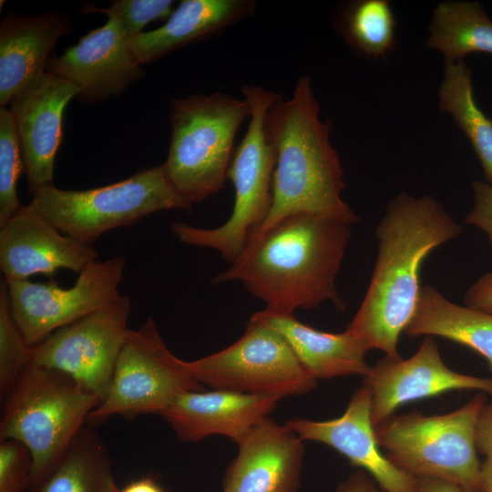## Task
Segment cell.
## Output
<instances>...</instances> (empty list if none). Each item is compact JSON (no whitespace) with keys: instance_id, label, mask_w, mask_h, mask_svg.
I'll use <instances>...</instances> for the list:
<instances>
[{"instance_id":"obj_1","label":"cell","mask_w":492,"mask_h":492,"mask_svg":"<svg viewBox=\"0 0 492 492\" xmlns=\"http://www.w3.org/2000/svg\"><path fill=\"white\" fill-rule=\"evenodd\" d=\"M461 231L462 226L429 195L400 193L390 201L375 230L378 251L369 286L346 328L367 351L401 358L397 343L417 305L422 263Z\"/></svg>"},{"instance_id":"obj_2","label":"cell","mask_w":492,"mask_h":492,"mask_svg":"<svg viewBox=\"0 0 492 492\" xmlns=\"http://www.w3.org/2000/svg\"><path fill=\"white\" fill-rule=\"evenodd\" d=\"M350 223L313 213L289 216L265 232L213 284L240 281L269 313L291 315L329 301L345 308L335 279L351 238Z\"/></svg>"},{"instance_id":"obj_3","label":"cell","mask_w":492,"mask_h":492,"mask_svg":"<svg viewBox=\"0 0 492 492\" xmlns=\"http://www.w3.org/2000/svg\"><path fill=\"white\" fill-rule=\"evenodd\" d=\"M319 111L309 76L297 79L289 100L282 98L268 110L265 134L276 158L272 203L246 250L278 222L294 214H321L350 224L359 220L342 199L343 169L330 143L331 122H323Z\"/></svg>"},{"instance_id":"obj_4","label":"cell","mask_w":492,"mask_h":492,"mask_svg":"<svg viewBox=\"0 0 492 492\" xmlns=\"http://www.w3.org/2000/svg\"><path fill=\"white\" fill-rule=\"evenodd\" d=\"M98 404L96 395L69 375L26 366L5 398L0 440L15 439L28 448L31 487L52 471Z\"/></svg>"},{"instance_id":"obj_5","label":"cell","mask_w":492,"mask_h":492,"mask_svg":"<svg viewBox=\"0 0 492 492\" xmlns=\"http://www.w3.org/2000/svg\"><path fill=\"white\" fill-rule=\"evenodd\" d=\"M250 115L246 99L220 92L171 101V138L162 167L190 204L201 202L224 187L236 132Z\"/></svg>"},{"instance_id":"obj_6","label":"cell","mask_w":492,"mask_h":492,"mask_svg":"<svg viewBox=\"0 0 492 492\" xmlns=\"http://www.w3.org/2000/svg\"><path fill=\"white\" fill-rule=\"evenodd\" d=\"M241 92L250 105L251 119L228 171L235 191L230 218L214 229L179 221L170 225L171 232L181 242L214 249L231 264L241 257L272 207L276 158L267 140L264 122L271 107L282 98L260 86L244 85Z\"/></svg>"},{"instance_id":"obj_7","label":"cell","mask_w":492,"mask_h":492,"mask_svg":"<svg viewBox=\"0 0 492 492\" xmlns=\"http://www.w3.org/2000/svg\"><path fill=\"white\" fill-rule=\"evenodd\" d=\"M486 404V394L479 393L448 414L393 415L374 426L377 442L395 466L416 477L442 479L480 491L476 432Z\"/></svg>"},{"instance_id":"obj_8","label":"cell","mask_w":492,"mask_h":492,"mask_svg":"<svg viewBox=\"0 0 492 492\" xmlns=\"http://www.w3.org/2000/svg\"><path fill=\"white\" fill-rule=\"evenodd\" d=\"M28 206L62 233L92 244L105 232L160 210H192L173 188L162 165L103 187L65 190L54 185L32 195Z\"/></svg>"},{"instance_id":"obj_9","label":"cell","mask_w":492,"mask_h":492,"mask_svg":"<svg viewBox=\"0 0 492 492\" xmlns=\"http://www.w3.org/2000/svg\"><path fill=\"white\" fill-rule=\"evenodd\" d=\"M204 391L186 361L175 356L149 317L138 330H128L116 363L107 395L89 413L87 424L97 426L112 416L132 420L159 415L180 395Z\"/></svg>"},{"instance_id":"obj_10","label":"cell","mask_w":492,"mask_h":492,"mask_svg":"<svg viewBox=\"0 0 492 492\" xmlns=\"http://www.w3.org/2000/svg\"><path fill=\"white\" fill-rule=\"evenodd\" d=\"M186 364L197 382L218 390L282 398L316 386L285 339L253 314L234 343Z\"/></svg>"},{"instance_id":"obj_11","label":"cell","mask_w":492,"mask_h":492,"mask_svg":"<svg viewBox=\"0 0 492 492\" xmlns=\"http://www.w3.org/2000/svg\"><path fill=\"white\" fill-rule=\"evenodd\" d=\"M125 264L123 256L97 260L78 273L70 288L56 281H6L12 314L28 344L36 346L55 331L118 300Z\"/></svg>"},{"instance_id":"obj_12","label":"cell","mask_w":492,"mask_h":492,"mask_svg":"<svg viewBox=\"0 0 492 492\" xmlns=\"http://www.w3.org/2000/svg\"><path fill=\"white\" fill-rule=\"evenodd\" d=\"M131 303L127 295L62 327L32 347L29 364L62 372L99 399L107 395L126 335Z\"/></svg>"},{"instance_id":"obj_13","label":"cell","mask_w":492,"mask_h":492,"mask_svg":"<svg viewBox=\"0 0 492 492\" xmlns=\"http://www.w3.org/2000/svg\"><path fill=\"white\" fill-rule=\"evenodd\" d=\"M364 378L372 393L374 426L404 404L448 391L475 390L492 395V377L472 376L448 368L432 336H426L417 352L406 360L382 358Z\"/></svg>"},{"instance_id":"obj_14","label":"cell","mask_w":492,"mask_h":492,"mask_svg":"<svg viewBox=\"0 0 492 492\" xmlns=\"http://www.w3.org/2000/svg\"><path fill=\"white\" fill-rule=\"evenodd\" d=\"M372 393L364 383L337 418L313 421L295 417L285 425L301 439L325 444L366 472L383 492H418V477L395 466L382 452L372 421Z\"/></svg>"},{"instance_id":"obj_15","label":"cell","mask_w":492,"mask_h":492,"mask_svg":"<svg viewBox=\"0 0 492 492\" xmlns=\"http://www.w3.org/2000/svg\"><path fill=\"white\" fill-rule=\"evenodd\" d=\"M77 87L46 71L11 100L28 193L54 185L55 159L63 137V115Z\"/></svg>"},{"instance_id":"obj_16","label":"cell","mask_w":492,"mask_h":492,"mask_svg":"<svg viewBox=\"0 0 492 492\" xmlns=\"http://www.w3.org/2000/svg\"><path fill=\"white\" fill-rule=\"evenodd\" d=\"M46 70L73 84L87 102L118 96L144 75L128 46V36L112 16L62 55L50 57Z\"/></svg>"},{"instance_id":"obj_17","label":"cell","mask_w":492,"mask_h":492,"mask_svg":"<svg viewBox=\"0 0 492 492\" xmlns=\"http://www.w3.org/2000/svg\"><path fill=\"white\" fill-rule=\"evenodd\" d=\"M97 257L91 244L62 233L28 205L0 227V269L7 282L51 277L59 269L79 273Z\"/></svg>"},{"instance_id":"obj_18","label":"cell","mask_w":492,"mask_h":492,"mask_svg":"<svg viewBox=\"0 0 492 492\" xmlns=\"http://www.w3.org/2000/svg\"><path fill=\"white\" fill-rule=\"evenodd\" d=\"M281 399L218 389L190 391L178 396L159 415L181 442L197 443L220 435L239 445L269 417Z\"/></svg>"},{"instance_id":"obj_19","label":"cell","mask_w":492,"mask_h":492,"mask_svg":"<svg viewBox=\"0 0 492 492\" xmlns=\"http://www.w3.org/2000/svg\"><path fill=\"white\" fill-rule=\"evenodd\" d=\"M238 446L222 492H297L304 444L293 431L268 417Z\"/></svg>"},{"instance_id":"obj_20","label":"cell","mask_w":492,"mask_h":492,"mask_svg":"<svg viewBox=\"0 0 492 492\" xmlns=\"http://www.w3.org/2000/svg\"><path fill=\"white\" fill-rule=\"evenodd\" d=\"M72 31L70 19L52 12L34 16L10 13L0 25V106L46 70L48 55Z\"/></svg>"},{"instance_id":"obj_21","label":"cell","mask_w":492,"mask_h":492,"mask_svg":"<svg viewBox=\"0 0 492 492\" xmlns=\"http://www.w3.org/2000/svg\"><path fill=\"white\" fill-rule=\"evenodd\" d=\"M255 5L251 0H183L163 26L128 38V46L139 65L151 63L251 15Z\"/></svg>"},{"instance_id":"obj_22","label":"cell","mask_w":492,"mask_h":492,"mask_svg":"<svg viewBox=\"0 0 492 492\" xmlns=\"http://www.w3.org/2000/svg\"><path fill=\"white\" fill-rule=\"evenodd\" d=\"M253 315L285 339L302 368L316 381L350 374L364 377L370 373L371 366L365 361L367 349L347 330L325 333L302 323L293 314L264 310Z\"/></svg>"},{"instance_id":"obj_23","label":"cell","mask_w":492,"mask_h":492,"mask_svg":"<svg viewBox=\"0 0 492 492\" xmlns=\"http://www.w3.org/2000/svg\"><path fill=\"white\" fill-rule=\"evenodd\" d=\"M404 333L439 336L465 345L484 357L492 369V313L458 305L432 285L421 287L415 313Z\"/></svg>"},{"instance_id":"obj_24","label":"cell","mask_w":492,"mask_h":492,"mask_svg":"<svg viewBox=\"0 0 492 492\" xmlns=\"http://www.w3.org/2000/svg\"><path fill=\"white\" fill-rule=\"evenodd\" d=\"M86 424L52 471L29 492H118L106 444Z\"/></svg>"},{"instance_id":"obj_25","label":"cell","mask_w":492,"mask_h":492,"mask_svg":"<svg viewBox=\"0 0 492 492\" xmlns=\"http://www.w3.org/2000/svg\"><path fill=\"white\" fill-rule=\"evenodd\" d=\"M426 46L446 56L463 60L473 52L492 56V20L475 1H446L436 5Z\"/></svg>"},{"instance_id":"obj_26","label":"cell","mask_w":492,"mask_h":492,"mask_svg":"<svg viewBox=\"0 0 492 492\" xmlns=\"http://www.w3.org/2000/svg\"><path fill=\"white\" fill-rule=\"evenodd\" d=\"M444 75L439 107L466 136L492 185V119L477 104L471 70L463 60H446Z\"/></svg>"},{"instance_id":"obj_27","label":"cell","mask_w":492,"mask_h":492,"mask_svg":"<svg viewBox=\"0 0 492 492\" xmlns=\"http://www.w3.org/2000/svg\"><path fill=\"white\" fill-rule=\"evenodd\" d=\"M339 28L348 44L371 57H384L395 42V19L387 0H358L343 10Z\"/></svg>"},{"instance_id":"obj_28","label":"cell","mask_w":492,"mask_h":492,"mask_svg":"<svg viewBox=\"0 0 492 492\" xmlns=\"http://www.w3.org/2000/svg\"><path fill=\"white\" fill-rule=\"evenodd\" d=\"M30 346L12 314L7 282H0V395L5 400L30 363Z\"/></svg>"},{"instance_id":"obj_29","label":"cell","mask_w":492,"mask_h":492,"mask_svg":"<svg viewBox=\"0 0 492 492\" xmlns=\"http://www.w3.org/2000/svg\"><path fill=\"white\" fill-rule=\"evenodd\" d=\"M24 161L14 118L9 109L0 108V227L23 208L17 195V182Z\"/></svg>"},{"instance_id":"obj_30","label":"cell","mask_w":492,"mask_h":492,"mask_svg":"<svg viewBox=\"0 0 492 492\" xmlns=\"http://www.w3.org/2000/svg\"><path fill=\"white\" fill-rule=\"evenodd\" d=\"M170 0H118L108 7H83L84 13L96 12L117 18L128 38L141 33L143 27L156 20H167L174 11Z\"/></svg>"},{"instance_id":"obj_31","label":"cell","mask_w":492,"mask_h":492,"mask_svg":"<svg viewBox=\"0 0 492 492\" xmlns=\"http://www.w3.org/2000/svg\"><path fill=\"white\" fill-rule=\"evenodd\" d=\"M32 456L28 448L15 439L0 443V492H29Z\"/></svg>"},{"instance_id":"obj_32","label":"cell","mask_w":492,"mask_h":492,"mask_svg":"<svg viewBox=\"0 0 492 492\" xmlns=\"http://www.w3.org/2000/svg\"><path fill=\"white\" fill-rule=\"evenodd\" d=\"M476 444L484 456L480 466V492H492V402L483 407L477 425Z\"/></svg>"},{"instance_id":"obj_33","label":"cell","mask_w":492,"mask_h":492,"mask_svg":"<svg viewBox=\"0 0 492 492\" xmlns=\"http://www.w3.org/2000/svg\"><path fill=\"white\" fill-rule=\"evenodd\" d=\"M472 189L474 205L464 222L486 232L492 246V185L475 180Z\"/></svg>"},{"instance_id":"obj_34","label":"cell","mask_w":492,"mask_h":492,"mask_svg":"<svg viewBox=\"0 0 492 492\" xmlns=\"http://www.w3.org/2000/svg\"><path fill=\"white\" fill-rule=\"evenodd\" d=\"M466 306L492 313V272L482 275L466 292Z\"/></svg>"},{"instance_id":"obj_35","label":"cell","mask_w":492,"mask_h":492,"mask_svg":"<svg viewBox=\"0 0 492 492\" xmlns=\"http://www.w3.org/2000/svg\"><path fill=\"white\" fill-rule=\"evenodd\" d=\"M337 492H383L364 470H357L339 484Z\"/></svg>"},{"instance_id":"obj_36","label":"cell","mask_w":492,"mask_h":492,"mask_svg":"<svg viewBox=\"0 0 492 492\" xmlns=\"http://www.w3.org/2000/svg\"><path fill=\"white\" fill-rule=\"evenodd\" d=\"M418 492H480L442 479L431 477H418Z\"/></svg>"},{"instance_id":"obj_37","label":"cell","mask_w":492,"mask_h":492,"mask_svg":"<svg viewBox=\"0 0 492 492\" xmlns=\"http://www.w3.org/2000/svg\"><path fill=\"white\" fill-rule=\"evenodd\" d=\"M118 492H165L152 478L142 477L127 484Z\"/></svg>"}]
</instances>
